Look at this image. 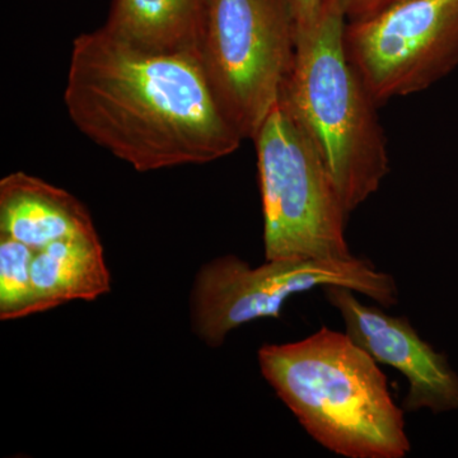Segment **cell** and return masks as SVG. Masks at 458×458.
<instances>
[{
  "instance_id": "4fadbf2b",
  "label": "cell",
  "mask_w": 458,
  "mask_h": 458,
  "mask_svg": "<svg viewBox=\"0 0 458 458\" xmlns=\"http://www.w3.org/2000/svg\"><path fill=\"white\" fill-rule=\"evenodd\" d=\"M293 20L295 41L311 31L324 9L325 0H286Z\"/></svg>"
},
{
  "instance_id": "8992f818",
  "label": "cell",
  "mask_w": 458,
  "mask_h": 458,
  "mask_svg": "<svg viewBox=\"0 0 458 458\" xmlns=\"http://www.w3.org/2000/svg\"><path fill=\"white\" fill-rule=\"evenodd\" d=\"M333 285L366 295L386 309L399 303L396 280L367 259H285L252 267L242 259L227 255L199 270L190 298L192 330L208 346L218 348L242 325L279 318L293 295Z\"/></svg>"
},
{
  "instance_id": "5bb4252c",
  "label": "cell",
  "mask_w": 458,
  "mask_h": 458,
  "mask_svg": "<svg viewBox=\"0 0 458 458\" xmlns=\"http://www.w3.org/2000/svg\"><path fill=\"white\" fill-rule=\"evenodd\" d=\"M394 2L399 0H339L348 21L369 16Z\"/></svg>"
},
{
  "instance_id": "277c9868",
  "label": "cell",
  "mask_w": 458,
  "mask_h": 458,
  "mask_svg": "<svg viewBox=\"0 0 458 458\" xmlns=\"http://www.w3.org/2000/svg\"><path fill=\"white\" fill-rule=\"evenodd\" d=\"M267 260L346 261L349 213L318 153L276 105L254 140Z\"/></svg>"
},
{
  "instance_id": "6da1fadb",
  "label": "cell",
  "mask_w": 458,
  "mask_h": 458,
  "mask_svg": "<svg viewBox=\"0 0 458 458\" xmlns=\"http://www.w3.org/2000/svg\"><path fill=\"white\" fill-rule=\"evenodd\" d=\"M64 101L86 137L140 172L216 161L243 140L200 57L135 49L104 27L75 38Z\"/></svg>"
},
{
  "instance_id": "7a4b0ae2",
  "label": "cell",
  "mask_w": 458,
  "mask_h": 458,
  "mask_svg": "<svg viewBox=\"0 0 458 458\" xmlns=\"http://www.w3.org/2000/svg\"><path fill=\"white\" fill-rule=\"evenodd\" d=\"M261 375L318 445L348 458H405V410L378 363L346 333L321 327L300 342L267 344Z\"/></svg>"
},
{
  "instance_id": "3957f363",
  "label": "cell",
  "mask_w": 458,
  "mask_h": 458,
  "mask_svg": "<svg viewBox=\"0 0 458 458\" xmlns=\"http://www.w3.org/2000/svg\"><path fill=\"white\" fill-rule=\"evenodd\" d=\"M345 26L339 0H325L316 26L295 41L279 105L318 153L351 214L381 188L390 162L376 101L346 54Z\"/></svg>"
},
{
  "instance_id": "5b68a950",
  "label": "cell",
  "mask_w": 458,
  "mask_h": 458,
  "mask_svg": "<svg viewBox=\"0 0 458 458\" xmlns=\"http://www.w3.org/2000/svg\"><path fill=\"white\" fill-rule=\"evenodd\" d=\"M294 54L286 0H207L199 57L243 140H254L279 104Z\"/></svg>"
},
{
  "instance_id": "8fae6325",
  "label": "cell",
  "mask_w": 458,
  "mask_h": 458,
  "mask_svg": "<svg viewBox=\"0 0 458 458\" xmlns=\"http://www.w3.org/2000/svg\"><path fill=\"white\" fill-rule=\"evenodd\" d=\"M207 0H114L104 29L153 54L199 56Z\"/></svg>"
},
{
  "instance_id": "7c38bea8",
  "label": "cell",
  "mask_w": 458,
  "mask_h": 458,
  "mask_svg": "<svg viewBox=\"0 0 458 458\" xmlns=\"http://www.w3.org/2000/svg\"><path fill=\"white\" fill-rule=\"evenodd\" d=\"M35 254V250L25 243L0 234V319L3 321L30 316Z\"/></svg>"
},
{
  "instance_id": "30bf717a",
  "label": "cell",
  "mask_w": 458,
  "mask_h": 458,
  "mask_svg": "<svg viewBox=\"0 0 458 458\" xmlns=\"http://www.w3.org/2000/svg\"><path fill=\"white\" fill-rule=\"evenodd\" d=\"M31 280L30 315L106 294L111 279L98 232L56 241L36 251Z\"/></svg>"
},
{
  "instance_id": "9c48e42d",
  "label": "cell",
  "mask_w": 458,
  "mask_h": 458,
  "mask_svg": "<svg viewBox=\"0 0 458 458\" xmlns=\"http://www.w3.org/2000/svg\"><path fill=\"white\" fill-rule=\"evenodd\" d=\"M96 233L89 210L65 190L14 172L0 182V234L40 251L65 238Z\"/></svg>"
},
{
  "instance_id": "ba28073f",
  "label": "cell",
  "mask_w": 458,
  "mask_h": 458,
  "mask_svg": "<svg viewBox=\"0 0 458 458\" xmlns=\"http://www.w3.org/2000/svg\"><path fill=\"white\" fill-rule=\"evenodd\" d=\"M325 298L342 316L345 333L377 363L399 370L409 382L403 401L405 412L428 410L439 415L458 410V373L445 352L421 339L409 318L393 316L361 303L345 286L322 289Z\"/></svg>"
},
{
  "instance_id": "52a82bcc",
  "label": "cell",
  "mask_w": 458,
  "mask_h": 458,
  "mask_svg": "<svg viewBox=\"0 0 458 458\" xmlns=\"http://www.w3.org/2000/svg\"><path fill=\"white\" fill-rule=\"evenodd\" d=\"M344 41L377 105L414 95L458 66V0H399L346 20Z\"/></svg>"
}]
</instances>
